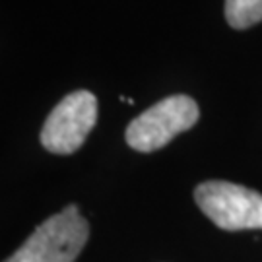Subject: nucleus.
I'll list each match as a JSON object with an SVG mask.
<instances>
[{"label":"nucleus","mask_w":262,"mask_h":262,"mask_svg":"<svg viewBox=\"0 0 262 262\" xmlns=\"http://www.w3.org/2000/svg\"><path fill=\"white\" fill-rule=\"evenodd\" d=\"M97 122V97L88 90L68 94L41 128V144L51 154H74Z\"/></svg>","instance_id":"obj_4"},{"label":"nucleus","mask_w":262,"mask_h":262,"mask_svg":"<svg viewBox=\"0 0 262 262\" xmlns=\"http://www.w3.org/2000/svg\"><path fill=\"white\" fill-rule=\"evenodd\" d=\"M225 19L233 29H247L262 21V0H225Z\"/></svg>","instance_id":"obj_5"},{"label":"nucleus","mask_w":262,"mask_h":262,"mask_svg":"<svg viewBox=\"0 0 262 262\" xmlns=\"http://www.w3.org/2000/svg\"><path fill=\"white\" fill-rule=\"evenodd\" d=\"M200 111L192 97L169 95L138 115L126 128V144L132 150L150 154L196 124Z\"/></svg>","instance_id":"obj_2"},{"label":"nucleus","mask_w":262,"mask_h":262,"mask_svg":"<svg viewBox=\"0 0 262 262\" xmlns=\"http://www.w3.org/2000/svg\"><path fill=\"white\" fill-rule=\"evenodd\" d=\"M198 208L220 229H262V194L229 181H206L194 188Z\"/></svg>","instance_id":"obj_3"},{"label":"nucleus","mask_w":262,"mask_h":262,"mask_svg":"<svg viewBox=\"0 0 262 262\" xmlns=\"http://www.w3.org/2000/svg\"><path fill=\"white\" fill-rule=\"evenodd\" d=\"M88 235V222L72 204L45 220L4 262H74Z\"/></svg>","instance_id":"obj_1"}]
</instances>
